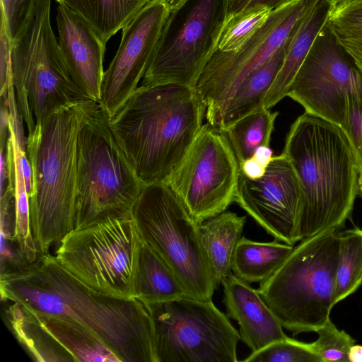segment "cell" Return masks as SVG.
<instances>
[{
    "instance_id": "obj_19",
    "label": "cell",
    "mask_w": 362,
    "mask_h": 362,
    "mask_svg": "<svg viewBox=\"0 0 362 362\" xmlns=\"http://www.w3.org/2000/svg\"><path fill=\"white\" fill-rule=\"evenodd\" d=\"M336 6L334 0H316L299 19L291 35L283 65L266 97V108L270 109L287 96L298 69Z\"/></svg>"
},
{
    "instance_id": "obj_5",
    "label": "cell",
    "mask_w": 362,
    "mask_h": 362,
    "mask_svg": "<svg viewBox=\"0 0 362 362\" xmlns=\"http://www.w3.org/2000/svg\"><path fill=\"white\" fill-rule=\"evenodd\" d=\"M109 119L98 103L88 102L76 142L74 229L132 216L144 186Z\"/></svg>"
},
{
    "instance_id": "obj_43",
    "label": "cell",
    "mask_w": 362,
    "mask_h": 362,
    "mask_svg": "<svg viewBox=\"0 0 362 362\" xmlns=\"http://www.w3.org/2000/svg\"><path fill=\"white\" fill-rule=\"evenodd\" d=\"M335 1V3L337 4H342V3H345L346 1H351V0H334Z\"/></svg>"
},
{
    "instance_id": "obj_42",
    "label": "cell",
    "mask_w": 362,
    "mask_h": 362,
    "mask_svg": "<svg viewBox=\"0 0 362 362\" xmlns=\"http://www.w3.org/2000/svg\"><path fill=\"white\" fill-rule=\"evenodd\" d=\"M358 185H359V192L362 194V173L359 174Z\"/></svg>"
},
{
    "instance_id": "obj_26",
    "label": "cell",
    "mask_w": 362,
    "mask_h": 362,
    "mask_svg": "<svg viewBox=\"0 0 362 362\" xmlns=\"http://www.w3.org/2000/svg\"><path fill=\"white\" fill-rule=\"evenodd\" d=\"M14 136L15 131L10 120L6 153L8 175L13 178L15 193V240L26 261L33 263L40 254L32 233L29 194L16 150Z\"/></svg>"
},
{
    "instance_id": "obj_8",
    "label": "cell",
    "mask_w": 362,
    "mask_h": 362,
    "mask_svg": "<svg viewBox=\"0 0 362 362\" xmlns=\"http://www.w3.org/2000/svg\"><path fill=\"white\" fill-rule=\"evenodd\" d=\"M132 217L143 242L164 261L185 296L211 300L215 284L200 241L198 223L163 182L146 185Z\"/></svg>"
},
{
    "instance_id": "obj_11",
    "label": "cell",
    "mask_w": 362,
    "mask_h": 362,
    "mask_svg": "<svg viewBox=\"0 0 362 362\" xmlns=\"http://www.w3.org/2000/svg\"><path fill=\"white\" fill-rule=\"evenodd\" d=\"M230 0H185L170 10L144 86L175 83L196 90L228 15Z\"/></svg>"
},
{
    "instance_id": "obj_34",
    "label": "cell",
    "mask_w": 362,
    "mask_h": 362,
    "mask_svg": "<svg viewBox=\"0 0 362 362\" xmlns=\"http://www.w3.org/2000/svg\"><path fill=\"white\" fill-rule=\"evenodd\" d=\"M316 332L318 337L313 344L323 362H349V351L356 343L354 339L345 331L339 329L330 319Z\"/></svg>"
},
{
    "instance_id": "obj_9",
    "label": "cell",
    "mask_w": 362,
    "mask_h": 362,
    "mask_svg": "<svg viewBox=\"0 0 362 362\" xmlns=\"http://www.w3.org/2000/svg\"><path fill=\"white\" fill-rule=\"evenodd\" d=\"M141 243L132 215L110 218L68 233L55 257L88 287L131 298Z\"/></svg>"
},
{
    "instance_id": "obj_2",
    "label": "cell",
    "mask_w": 362,
    "mask_h": 362,
    "mask_svg": "<svg viewBox=\"0 0 362 362\" xmlns=\"http://www.w3.org/2000/svg\"><path fill=\"white\" fill-rule=\"evenodd\" d=\"M283 153L300 187L298 241L339 230L359 192L356 160L341 128L305 112L291 126Z\"/></svg>"
},
{
    "instance_id": "obj_29",
    "label": "cell",
    "mask_w": 362,
    "mask_h": 362,
    "mask_svg": "<svg viewBox=\"0 0 362 362\" xmlns=\"http://www.w3.org/2000/svg\"><path fill=\"white\" fill-rule=\"evenodd\" d=\"M362 284V229L339 233L335 278V303L354 293Z\"/></svg>"
},
{
    "instance_id": "obj_16",
    "label": "cell",
    "mask_w": 362,
    "mask_h": 362,
    "mask_svg": "<svg viewBox=\"0 0 362 362\" xmlns=\"http://www.w3.org/2000/svg\"><path fill=\"white\" fill-rule=\"evenodd\" d=\"M235 202L275 240L291 245L298 242L300 191L284 153L273 156L258 179H249L240 172Z\"/></svg>"
},
{
    "instance_id": "obj_4",
    "label": "cell",
    "mask_w": 362,
    "mask_h": 362,
    "mask_svg": "<svg viewBox=\"0 0 362 362\" xmlns=\"http://www.w3.org/2000/svg\"><path fill=\"white\" fill-rule=\"evenodd\" d=\"M90 100L66 106L37 123L26 141L32 168L30 224L40 255L74 229L76 142Z\"/></svg>"
},
{
    "instance_id": "obj_35",
    "label": "cell",
    "mask_w": 362,
    "mask_h": 362,
    "mask_svg": "<svg viewBox=\"0 0 362 362\" xmlns=\"http://www.w3.org/2000/svg\"><path fill=\"white\" fill-rule=\"evenodd\" d=\"M35 0H1V16L8 35L14 40L23 27Z\"/></svg>"
},
{
    "instance_id": "obj_10",
    "label": "cell",
    "mask_w": 362,
    "mask_h": 362,
    "mask_svg": "<svg viewBox=\"0 0 362 362\" xmlns=\"http://www.w3.org/2000/svg\"><path fill=\"white\" fill-rule=\"evenodd\" d=\"M156 362H236L239 332L212 300L182 296L146 304Z\"/></svg>"
},
{
    "instance_id": "obj_7",
    "label": "cell",
    "mask_w": 362,
    "mask_h": 362,
    "mask_svg": "<svg viewBox=\"0 0 362 362\" xmlns=\"http://www.w3.org/2000/svg\"><path fill=\"white\" fill-rule=\"evenodd\" d=\"M52 0H35L12 40V74L17 109L28 134L59 110L88 98L71 78L50 22Z\"/></svg>"
},
{
    "instance_id": "obj_38",
    "label": "cell",
    "mask_w": 362,
    "mask_h": 362,
    "mask_svg": "<svg viewBox=\"0 0 362 362\" xmlns=\"http://www.w3.org/2000/svg\"><path fill=\"white\" fill-rule=\"evenodd\" d=\"M266 168L252 157L239 164L240 172L252 180L261 177L264 174Z\"/></svg>"
},
{
    "instance_id": "obj_14",
    "label": "cell",
    "mask_w": 362,
    "mask_h": 362,
    "mask_svg": "<svg viewBox=\"0 0 362 362\" xmlns=\"http://www.w3.org/2000/svg\"><path fill=\"white\" fill-rule=\"evenodd\" d=\"M362 71L337 40L328 22L298 69L287 96L306 112L340 125L348 91Z\"/></svg>"
},
{
    "instance_id": "obj_40",
    "label": "cell",
    "mask_w": 362,
    "mask_h": 362,
    "mask_svg": "<svg viewBox=\"0 0 362 362\" xmlns=\"http://www.w3.org/2000/svg\"><path fill=\"white\" fill-rule=\"evenodd\" d=\"M349 362H362V345L354 344L349 351Z\"/></svg>"
},
{
    "instance_id": "obj_21",
    "label": "cell",
    "mask_w": 362,
    "mask_h": 362,
    "mask_svg": "<svg viewBox=\"0 0 362 362\" xmlns=\"http://www.w3.org/2000/svg\"><path fill=\"white\" fill-rule=\"evenodd\" d=\"M246 220V216L224 211L198 224L202 246L217 287L233 273V254Z\"/></svg>"
},
{
    "instance_id": "obj_37",
    "label": "cell",
    "mask_w": 362,
    "mask_h": 362,
    "mask_svg": "<svg viewBox=\"0 0 362 362\" xmlns=\"http://www.w3.org/2000/svg\"><path fill=\"white\" fill-rule=\"evenodd\" d=\"M291 1L293 0H230L228 16L255 6H266L273 11Z\"/></svg>"
},
{
    "instance_id": "obj_32",
    "label": "cell",
    "mask_w": 362,
    "mask_h": 362,
    "mask_svg": "<svg viewBox=\"0 0 362 362\" xmlns=\"http://www.w3.org/2000/svg\"><path fill=\"white\" fill-rule=\"evenodd\" d=\"M245 362H323L313 342L305 343L286 336L263 349L252 352Z\"/></svg>"
},
{
    "instance_id": "obj_22",
    "label": "cell",
    "mask_w": 362,
    "mask_h": 362,
    "mask_svg": "<svg viewBox=\"0 0 362 362\" xmlns=\"http://www.w3.org/2000/svg\"><path fill=\"white\" fill-rule=\"evenodd\" d=\"M30 312L74 362H121L111 349L83 326L62 318Z\"/></svg>"
},
{
    "instance_id": "obj_41",
    "label": "cell",
    "mask_w": 362,
    "mask_h": 362,
    "mask_svg": "<svg viewBox=\"0 0 362 362\" xmlns=\"http://www.w3.org/2000/svg\"><path fill=\"white\" fill-rule=\"evenodd\" d=\"M185 0H170L168 1L170 10L177 7Z\"/></svg>"
},
{
    "instance_id": "obj_39",
    "label": "cell",
    "mask_w": 362,
    "mask_h": 362,
    "mask_svg": "<svg viewBox=\"0 0 362 362\" xmlns=\"http://www.w3.org/2000/svg\"><path fill=\"white\" fill-rule=\"evenodd\" d=\"M272 153V150L269 146H262L256 149L252 158L264 168H267L273 158Z\"/></svg>"
},
{
    "instance_id": "obj_13",
    "label": "cell",
    "mask_w": 362,
    "mask_h": 362,
    "mask_svg": "<svg viewBox=\"0 0 362 362\" xmlns=\"http://www.w3.org/2000/svg\"><path fill=\"white\" fill-rule=\"evenodd\" d=\"M316 0H293L273 10L261 28L239 49H216L204 68L196 90L209 122L237 86L288 40L298 21Z\"/></svg>"
},
{
    "instance_id": "obj_6",
    "label": "cell",
    "mask_w": 362,
    "mask_h": 362,
    "mask_svg": "<svg viewBox=\"0 0 362 362\" xmlns=\"http://www.w3.org/2000/svg\"><path fill=\"white\" fill-rule=\"evenodd\" d=\"M339 233L331 229L300 240L259 295L284 328L294 335L316 332L329 319L334 300Z\"/></svg>"
},
{
    "instance_id": "obj_24",
    "label": "cell",
    "mask_w": 362,
    "mask_h": 362,
    "mask_svg": "<svg viewBox=\"0 0 362 362\" xmlns=\"http://www.w3.org/2000/svg\"><path fill=\"white\" fill-rule=\"evenodd\" d=\"M293 247L277 240L258 242L241 237L233 254L232 272L250 284H260L276 271Z\"/></svg>"
},
{
    "instance_id": "obj_25",
    "label": "cell",
    "mask_w": 362,
    "mask_h": 362,
    "mask_svg": "<svg viewBox=\"0 0 362 362\" xmlns=\"http://www.w3.org/2000/svg\"><path fill=\"white\" fill-rule=\"evenodd\" d=\"M84 19L105 42L151 0H55Z\"/></svg>"
},
{
    "instance_id": "obj_28",
    "label": "cell",
    "mask_w": 362,
    "mask_h": 362,
    "mask_svg": "<svg viewBox=\"0 0 362 362\" xmlns=\"http://www.w3.org/2000/svg\"><path fill=\"white\" fill-rule=\"evenodd\" d=\"M278 112L269 108L252 112L221 132L228 140L239 164L253 156L256 149L269 146Z\"/></svg>"
},
{
    "instance_id": "obj_27",
    "label": "cell",
    "mask_w": 362,
    "mask_h": 362,
    "mask_svg": "<svg viewBox=\"0 0 362 362\" xmlns=\"http://www.w3.org/2000/svg\"><path fill=\"white\" fill-rule=\"evenodd\" d=\"M11 303L7 309L8 322L16 337L36 361H74L30 311L16 303Z\"/></svg>"
},
{
    "instance_id": "obj_33",
    "label": "cell",
    "mask_w": 362,
    "mask_h": 362,
    "mask_svg": "<svg viewBox=\"0 0 362 362\" xmlns=\"http://www.w3.org/2000/svg\"><path fill=\"white\" fill-rule=\"evenodd\" d=\"M346 136L362 173V78L348 91L343 120L339 125Z\"/></svg>"
},
{
    "instance_id": "obj_15",
    "label": "cell",
    "mask_w": 362,
    "mask_h": 362,
    "mask_svg": "<svg viewBox=\"0 0 362 362\" xmlns=\"http://www.w3.org/2000/svg\"><path fill=\"white\" fill-rule=\"evenodd\" d=\"M169 13L167 1L151 0L122 29L119 48L104 73L98 102L110 119L124 106L144 78Z\"/></svg>"
},
{
    "instance_id": "obj_20",
    "label": "cell",
    "mask_w": 362,
    "mask_h": 362,
    "mask_svg": "<svg viewBox=\"0 0 362 362\" xmlns=\"http://www.w3.org/2000/svg\"><path fill=\"white\" fill-rule=\"evenodd\" d=\"M290 38L291 36L267 62L237 86L216 116L208 122L213 128L221 132L241 118L266 108V97L283 65Z\"/></svg>"
},
{
    "instance_id": "obj_3",
    "label": "cell",
    "mask_w": 362,
    "mask_h": 362,
    "mask_svg": "<svg viewBox=\"0 0 362 362\" xmlns=\"http://www.w3.org/2000/svg\"><path fill=\"white\" fill-rule=\"evenodd\" d=\"M205 114L195 89L175 83L141 85L109 123L146 185L168 178L199 132Z\"/></svg>"
},
{
    "instance_id": "obj_44",
    "label": "cell",
    "mask_w": 362,
    "mask_h": 362,
    "mask_svg": "<svg viewBox=\"0 0 362 362\" xmlns=\"http://www.w3.org/2000/svg\"><path fill=\"white\" fill-rule=\"evenodd\" d=\"M165 1H169L170 0H165Z\"/></svg>"
},
{
    "instance_id": "obj_31",
    "label": "cell",
    "mask_w": 362,
    "mask_h": 362,
    "mask_svg": "<svg viewBox=\"0 0 362 362\" xmlns=\"http://www.w3.org/2000/svg\"><path fill=\"white\" fill-rule=\"evenodd\" d=\"M272 11L266 6H255L228 16L219 37L218 49H239L265 23Z\"/></svg>"
},
{
    "instance_id": "obj_23",
    "label": "cell",
    "mask_w": 362,
    "mask_h": 362,
    "mask_svg": "<svg viewBox=\"0 0 362 362\" xmlns=\"http://www.w3.org/2000/svg\"><path fill=\"white\" fill-rule=\"evenodd\" d=\"M185 296L182 285L171 269L142 241L134 279V297L146 304H153Z\"/></svg>"
},
{
    "instance_id": "obj_18",
    "label": "cell",
    "mask_w": 362,
    "mask_h": 362,
    "mask_svg": "<svg viewBox=\"0 0 362 362\" xmlns=\"http://www.w3.org/2000/svg\"><path fill=\"white\" fill-rule=\"evenodd\" d=\"M221 284L226 315L238 322L241 340L252 352L286 337L279 320L250 283L232 273Z\"/></svg>"
},
{
    "instance_id": "obj_12",
    "label": "cell",
    "mask_w": 362,
    "mask_h": 362,
    "mask_svg": "<svg viewBox=\"0 0 362 362\" xmlns=\"http://www.w3.org/2000/svg\"><path fill=\"white\" fill-rule=\"evenodd\" d=\"M239 163L228 140L208 122L163 182L199 224L235 202Z\"/></svg>"
},
{
    "instance_id": "obj_1",
    "label": "cell",
    "mask_w": 362,
    "mask_h": 362,
    "mask_svg": "<svg viewBox=\"0 0 362 362\" xmlns=\"http://www.w3.org/2000/svg\"><path fill=\"white\" fill-rule=\"evenodd\" d=\"M2 300L75 322L100 339L121 362H156L147 305L100 293L77 279L55 256L1 272Z\"/></svg>"
},
{
    "instance_id": "obj_30",
    "label": "cell",
    "mask_w": 362,
    "mask_h": 362,
    "mask_svg": "<svg viewBox=\"0 0 362 362\" xmlns=\"http://www.w3.org/2000/svg\"><path fill=\"white\" fill-rule=\"evenodd\" d=\"M328 24L337 40L362 71V0L337 4Z\"/></svg>"
},
{
    "instance_id": "obj_17",
    "label": "cell",
    "mask_w": 362,
    "mask_h": 362,
    "mask_svg": "<svg viewBox=\"0 0 362 362\" xmlns=\"http://www.w3.org/2000/svg\"><path fill=\"white\" fill-rule=\"evenodd\" d=\"M58 42L66 69L78 88L98 103L104 77L105 43L80 16L59 4Z\"/></svg>"
},
{
    "instance_id": "obj_36",
    "label": "cell",
    "mask_w": 362,
    "mask_h": 362,
    "mask_svg": "<svg viewBox=\"0 0 362 362\" xmlns=\"http://www.w3.org/2000/svg\"><path fill=\"white\" fill-rule=\"evenodd\" d=\"M0 78L1 97L8 98V88L13 83L12 40L2 16L0 28Z\"/></svg>"
}]
</instances>
